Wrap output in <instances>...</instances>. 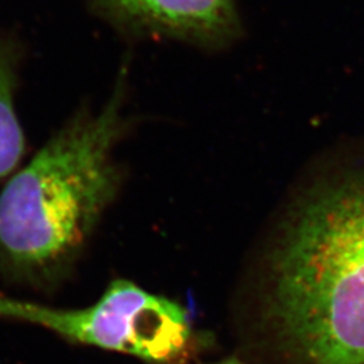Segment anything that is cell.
Masks as SVG:
<instances>
[{
    "label": "cell",
    "instance_id": "cell-6",
    "mask_svg": "<svg viewBox=\"0 0 364 364\" xmlns=\"http://www.w3.org/2000/svg\"><path fill=\"white\" fill-rule=\"evenodd\" d=\"M216 364H242L239 363L237 360H224V362H220V363H216Z\"/></svg>",
    "mask_w": 364,
    "mask_h": 364
},
{
    "label": "cell",
    "instance_id": "cell-1",
    "mask_svg": "<svg viewBox=\"0 0 364 364\" xmlns=\"http://www.w3.org/2000/svg\"><path fill=\"white\" fill-rule=\"evenodd\" d=\"M122 88L100 111L72 117L0 193V274L52 291L73 272L122 185Z\"/></svg>",
    "mask_w": 364,
    "mask_h": 364
},
{
    "label": "cell",
    "instance_id": "cell-4",
    "mask_svg": "<svg viewBox=\"0 0 364 364\" xmlns=\"http://www.w3.org/2000/svg\"><path fill=\"white\" fill-rule=\"evenodd\" d=\"M107 1L136 23L200 42H225L239 30L235 0Z\"/></svg>",
    "mask_w": 364,
    "mask_h": 364
},
{
    "label": "cell",
    "instance_id": "cell-5",
    "mask_svg": "<svg viewBox=\"0 0 364 364\" xmlns=\"http://www.w3.org/2000/svg\"><path fill=\"white\" fill-rule=\"evenodd\" d=\"M16 55L0 41V181L11 176L26 150L25 132L16 115L14 92Z\"/></svg>",
    "mask_w": 364,
    "mask_h": 364
},
{
    "label": "cell",
    "instance_id": "cell-3",
    "mask_svg": "<svg viewBox=\"0 0 364 364\" xmlns=\"http://www.w3.org/2000/svg\"><path fill=\"white\" fill-rule=\"evenodd\" d=\"M0 318L34 324L68 340L149 363L182 362L193 344L192 318L180 302L127 279L111 282L95 304L78 309L0 296Z\"/></svg>",
    "mask_w": 364,
    "mask_h": 364
},
{
    "label": "cell",
    "instance_id": "cell-2",
    "mask_svg": "<svg viewBox=\"0 0 364 364\" xmlns=\"http://www.w3.org/2000/svg\"><path fill=\"white\" fill-rule=\"evenodd\" d=\"M273 314L312 364H364V170L317 189L274 260Z\"/></svg>",
    "mask_w": 364,
    "mask_h": 364
}]
</instances>
